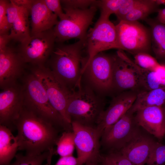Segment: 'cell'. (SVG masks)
<instances>
[{"instance_id":"5b68a950","label":"cell","mask_w":165,"mask_h":165,"mask_svg":"<svg viewBox=\"0 0 165 165\" xmlns=\"http://www.w3.org/2000/svg\"><path fill=\"white\" fill-rule=\"evenodd\" d=\"M97 8L96 6L85 9L62 7L65 16L53 28L56 42L62 43L73 38L86 41L87 30L92 23Z\"/></svg>"},{"instance_id":"74e56055","label":"cell","mask_w":165,"mask_h":165,"mask_svg":"<svg viewBox=\"0 0 165 165\" xmlns=\"http://www.w3.org/2000/svg\"><path fill=\"white\" fill-rule=\"evenodd\" d=\"M155 72L161 85L165 86V65L160 64Z\"/></svg>"},{"instance_id":"f546056e","label":"cell","mask_w":165,"mask_h":165,"mask_svg":"<svg viewBox=\"0 0 165 165\" xmlns=\"http://www.w3.org/2000/svg\"><path fill=\"white\" fill-rule=\"evenodd\" d=\"M134 62L140 67L155 71L160 65L156 60L148 53H140L134 55Z\"/></svg>"},{"instance_id":"b9f144b4","label":"cell","mask_w":165,"mask_h":165,"mask_svg":"<svg viewBox=\"0 0 165 165\" xmlns=\"http://www.w3.org/2000/svg\"><path fill=\"white\" fill-rule=\"evenodd\" d=\"M103 158L102 155V157L100 158L87 161L83 165H103Z\"/></svg>"},{"instance_id":"ee69618b","label":"cell","mask_w":165,"mask_h":165,"mask_svg":"<svg viewBox=\"0 0 165 165\" xmlns=\"http://www.w3.org/2000/svg\"><path fill=\"white\" fill-rule=\"evenodd\" d=\"M156 2L159 6L160 5H165V0H156Z\"/></svg>"},{"instance_id":"8d00e7d4","label":"cell","mask_w":165,"mask_h":165,"mask_svg":"<svg viewBox=\"0 0 165 165\" xmlns=\"http://www.w3.org/2000/svg\"><path fill=\"white\" fill-rule=\"evenodd\" d=\"M54 165H79L77 157L73 155L60 157Z\"/></svg>"},{"instance_id":"ac0fdd59","label":"cell","mask_w":165,"mask_h":165,"mask_svg":"<svg viewBox=\"0 0 165 165\" xmlns=\"http://www.w3.org/2000/svg\"><path fill=\"white\" fill-rule=\"evenodd\" d=\"M155 142L153 139L141 130L119 152L134 165H145Z\"/></svg>"},{"instance_id":"d4e9b609","label":"cell","mask_w":165,"mask_h":165,"mask_svg":"<svg viewBox=\"0 0 165 165\" xmlns=\"http://www.w3.org/2000/svg\"><path fill=\"white\" fill-rule=\"evenodd\" d=\"M159 6L156 0H144L141 3L128 13L121 20L134 22L145 20L151 13L158 11L157 9Z\"/></svg>"},{"instance_id":"836d02e7","label":"cell","mask_w":165,"mask_h":165,"mask_svg":"<svg viewBox=\"0 0 165 165\" xmlns=\"http://www.w3.org/2000/svg\"><path fill=\"white\" fill-rule=\"evenodd\" d=\"M24 8L17 6L14 3L12 0L9 1L7 6L6 12L10 29L14 21Z\"/></svg>"},{"instance_id":"83f0119b","label":"cell","mask_w":165,"mask_h":165,"mask_svg":"<svg viewBox=\"0 0 165 165\" xmlns=\"http://www.w3.org/2000/svg\"><path fill=\"white\" fill-rule=\"evenodd\" d=\"M125 0H98L97 8L101 10L99 18L109 19L112 14H115L118 11Z\"/></svg>"},{"instance_id":"603a6c76","label":"cell","mask_w":165,"mask_h":165,"mask_svg":"<svg viewBox=\"0 0 165 165\" xmlns=\"http://www.w3.org/2000/svg\"><path fill=\"white\" fill-rule=\"evenodd\" d=\"M149 25L152 36V48L158 59L165 58V24L157 20L146 19Z\"/></svg>"},{"instance_id":"f1b7e54d","label":"cell","mask_w":165,"mask_h":165,"mask_svg":"<svg viewBox=\"0 0 165 165\" xmlns=\"http://www.w3.org/2000/svg\"><path fill=\"white\" fill-rule=\"evenodd\" d=\"M165 145L155 141L145 165H164Z\"/></svg>"},{"instance_id":"9c48e42d","label":"cell","mask_w":165,"mask_h":165,"mask_svg":"<svg viewBox=\"0 0 165 165\" xmlns=\"http://www.w3.org/2000/svg\"><path fill=\"white\" fill-rule=\"evenodd\" d=\"M30 70L38 78L46 92L53 107L67 122L71 124L66 113L71 91L44 65H31Z\"/></svg>"},{"instance_id":"d6986e66","label":"cell","mask_w":165,"mask_h":165,"mask_svg":"<svg viewBox=\"0 0 165 165\" xmlns=\"http://www.w3.org/2000/svg\"><path fill=\"white\" fill-rule=\"evenodd\" d=\"M29 11L31 35L53 28L58 21V16L49 9L44 0H34Z\"/></svg>"},{"instance_id":"f6af8a7d","label":"cell","mask_w":165,"mask_h":165,"mask_svg":"<svg viewBox=\"0 0 165 165\" xmlns=\"http://www.w3.org/2000/svg\"><path fill=\"white\" fill-rule=\"evenodd\" d=\"M161 107L163 110V115H164V125H165V105L162 106Z\"/></svg>"},{"instance_id":"7c38bea8","label":"cell","mask_w":165,"mask_h":165,"mask_svg":"<svg viewBox=\"0 0 165 165\" xmlns=\"http://www.w3.org/2000/svg\"><path fill=\"white\" fill-rule=\"evenodd\" d=\"M71 124L79 165L101 157L102 155L100 152L101 136L96 128L75 122H72Z\"/></svg>"},{"instance_id":"484cf974","label":"cell","mask_w":165,"mask_h":165,"mask_svg":"<svg viewBox=\"0 0 165 165\" xmlns=\"http://www.w3.org/2000/svg\"><path fill=\"white\" fill-rule=\"evenodd\" d=\"M54 152L47 151L35 155L16 154L14 162L9 165H50Z\"/></svg>"},{"instance_id":"277c9868","label":"cell","mask_w":165,"mask_h":165,"mask_svg":"<svg viewBox=\"0 0 165 165\" xmlns=\"http://www.w3.org/2000/svg\"><path fill=\"white\" fill-rule=\"evenodd\" d=\"M104 101L90 87L80 85L72 91L66 108L71 122L96 128L98 119L104 110Z\"/></svg>"},{"instance_id":"44dd1931","label":"cell","mask_w":165,"mask_h":165,"mask_svg":"<svg viewBox=\"0 0 165 165\" xmlns=\"http://www.w3.org/2000/svg\"><path fill=\"white\" fill-rule=\"evenodd\" d=\"M165 105V86L148 91H142L129 109L133 113L142 108L150 106L162 107Z\"/></svg>"},{"instance_id":"60d3db41","label":"cell","mask_w":165,"mask_h":165,"mask_svg":"<svg viewBox=\"0 0 165 165\" xmlns=\"http://www.w3.org/2000/svg\"><path fill=\"white\" fill-rule=\"evenodd\" d=\"M158 12L157 20L159 22L165 24V8L159 9Z\"/></svg>"},{"instance_id":"4316f807","label":"cell","mask_w":165,"mask_h":165,"mask_svg":"<svg viewBox=\"0 0 165 165\" xmlns=\"http://www.w3.org/2000/svg\"><path fill=\"white\" fill-rule=\"evenodd\" d=\"M56 152L60 157L73 155L75 147L72 131L63 132L57 142Z\"/></svg>"},{"instance_id":"7a4b0ae2","label":"cell","mask_w":165,"mask_h":165,"mask_svg":"<svg viewBox=\"0 0 165 165\" xmlns=\"http://www.w3.org/2000/svg\"><path fill=\"white\" fill-rule=\"evenodd\" d=\"M85 41L60 45L54 48L49 68L56 77L71 92L81 84L82 53Z\"/></svg>"},{"instance_id":"4fadbf2b","label":"cell","mask_w":165,"mask_h":165,"mask_svg":"<svg viewBox=\"0 0 165 165\" xmlns=\"http://www.w3.org/2000/svg\"><path fill=\"white\" fill-rule=\"evenodd\" d=\"M22 86L18 82L6 88L0 93V124L11 131L15 129L14 123L24 106Z\"/></svg>"},{"instance_id":"e575fe53","label":"cell","mask_w":165,"mask_h":165,"mask_svg":"<svg viewBox=\"0 0 165 165\" xmlns=\"http://www.w3.org/2000/svg\"><path fill=\"white\" fill-rule=\"evenodd\" d=\"M44 1L49 9L56 15L60 20L64 17L65 13L63 11L61 0H44Z\"/></svg>"},{"instance_id":"d6a6232c","label":"cell","mask_w":165,"mask_h":165,"mask_svg":"<svg viewBox=\"0 0 165 165\" xmlns=\"http://www.w3.org/2000/svg\"><path fill=\"white\" fill-rule=\"evenodd\" d=\"M144 0H125L115 14L119 21L141 3Z\"/></svg>"},{"instance_id":"7402d4cb","label":"cell","mask_w":165,"mask_h":165,"mask_svg":"<svg viewBox=\"0 0 165 165\" xmlns=\"http://www.w3.org/2000/svg\"><path fill=\"white\" fill-rule=\"evenodd\" d=\"M116 54L129 63L134 69L139 78L142 91H148L162 87L155 71L140 67L122 50H118Z\"/></svg>"},{"instance_id":"d590c367","label":"cell","mask_w":165,"mask_h":165,"mask_svg":"<svg viewBox=\"0 0 165 165\" xmlns=\"http://www.w3.org/2000/svg\"><path fill=\"white\" fill-rule=\"evenodd\" d=\"M105 155L111 160L116 165H134L119 151L108 153Z\"/></svg>"},{"instance_id":"1f68e13d","label":"cell","mask_w":165,"mask_h":165,"mask_svg":"<svg viewBox=\"0 0 165 165\" xmlns=\"http://www.w3.org/2000/svg\"><path fill=\"white\" fill-rule=\"evenodd\" d=\"M9 1L0 0V35L9 34L10 30L6 12L7 4Z\"/></svg>"},{"instance_id":"4dcf8cb0","label":"cell","mask_w":165,"mask_h":165,"mask_svg":"<svg viewBox=\"0 0 165 165\" xmlns=\"http://www.w3.org/2000/svg\"><path fill=\"white\" fill-rule=\"evenodd\" d=\"M98 1L95 0H61L62 7L80 9H86L94 6H97Z\"/></svg>"},{"instance_id":"8fae6325","label":"cell","mask_w":165,"mask_h":165,"mask_svg":"<svg viewBox=\"0 0 165 165\" xmlns=\"http://www.w3.org/2000/svg\"><path fill=\"white\" fill-rule=\"evenodd\" d=\"M56 37L53 29L31 35L20 43L19 51L25 63L44 65L54 48Z\"/></svg>"},{"instance_id":"ab89813d","label":"cell","mask_w":165,"mask_h":165,"mask_svg":"<svg viewBox=\"0 0 165 165\" xmlns=\"http://www.w3.org/2000/svg\"><path fill=\"white\" fill-rule=\"evenodd\" d=\"M12 39L9 34L0 35V49L7 46L10 40Z\"/></svg>"},{"instance_id":"6da1fadb","label":"cell","mask_w":165,"mask_h":165,"mask_svg":"<svg viewBox=\"0 0 165 165\" xmlns=\"http://www.w3.org/2000/svg\"><path fill=\"white\" fill-rule=\"evenodd\" d=\"M14 125L17 132L18 150L34 155L54 151L61 131L24 106Z\"/></svg>"},{"instance_id":"ba28073f","label":"cell","mask_w":165,"mask_h":165,"mask_svg":"<svg viewBox=\"0 0 165 165\" xmlns=\"http://www.w3.org/2000/svg\"><path fill=\"white\" fill-rule=\"evenodd\" d=\"M113 56L103 52L95 55L82 70L90 87L94 91L105 94L113 90Z\"/></svg>"},{"instance_id":"5bb4252c","label":"cell","mask_w":165,"mask_h":165,"mask_svg":"<svg viewBox=\"0 0 165 165\" xmlns=\"http://www.w3.org/2000/svg\"><path fill=\"white\" fill-rule=\"evenodd\" d=\"M26 63L19 50L7 46L0 49V87L2 90L17 82Z\"/></svg>"},{"instance_id":"3957f363","label":"cell","mask_w":165,"mask_h":165,"mask_svg":"<svg viewBox=\"0 0 165 165\" xmlns=\"http://www.w3.org/2000/svg\"><path fill=\"white\" fill-rule=\"evenodd\" d=\"M22 78L24 106L48 121L61 132L72 131V124L66 121L52 106L46 92L33 72L25 74Z\"/></svg>"},{"instance_id":"30bf717a","label":"cell","mask_w":165,"mask_h":165,"mask_svg":"<svg viewBox=\"0 0 165 165\" xmlns=\"http://www.w3.org/2000/svg\"><path fill=\"white\" fill-rule=\"evenodd\" d=\"M116 25L109 19L99 18L88 32L85 45L87 55L83 58L82 69L99 53L116 49Z\"/></svg>"},{"instance_id":"e0dca14e","label":"cell","mask_w":165,"mask_h":165,"mask_svg":"<svg viewBox=\"0 0 165 165\" xmlns=\"http://www.w3.org/2000/svg\"><path fill=\"white\" fill-rule=\"evenodd\" d=\"M135 113V120L140 127L159 140L165 135L164 115L161 107H145Z\"/></svg>"},{"instance_id":"f35d334b","label":"cell","mask_w":165,"mask_h":165,"mask_svg":"<svg viewBox=\"0 0 165 165\" xmlns=\"http://www.w3.org/2000/svg\"><path fill=\"white\" fill-rule=\"evenodd\" d=\"M17 6L24 7L29 10L34 0H12Z\"/></svg>"},{"instance_id":"8992f818","label":"cell","mask_w":165,"mask_h":165,"mask_svg":"<svg viewBox=\"0 0 165 165\" xmlns=\"http://www.w3.org/2000/svg\"><path fill=\"white\" fill-rule=\"evenodd\" d=\"M116 49L125 50L134 55L149 53L152 48L150 30L138 21L121 20L116 25Z\"/></svg>"},{"instance_id":"52a82bcc","label":"cell","mask_w":165,"mask_h":165,"mask_svg":"<svg viewBox=\"0 0 165 165\" xmlns=\"http://www.w3.org/2000/svg\"><path fill=\"white\" fill-rule=\"evenodd\" d=\"M134 114L129 109L103 132L100 139L101 147L108 153L120 151L140 131Z\"/></svg>"},{"instance_id":"cb8c5ba5","label":"cell","mask_w":165,"mask_h":165,"mask_svg":"<svg viewBox=\"0 0 165 165\" xmlns=\"http://www.w3.org/2000/svg\"><path fill=\"white\" fill-rule=\"evenodd\" d=\"M29 14V10L24 8L14 21L9 34L12 39L21 43L31 36Z\"/></svg>"},{"instance_id":"9a60e30c","label":"cell","mask_w":165,"mask_h":165,"mask_svg":"<svg viewBox=\"0 0 165 165\" xmlns=\"http://www.w3.org/2000/svg\"><path fill=\"white\" fill-rule=\"evenodd\" d=\"M138 94L133 91H125L113 98L107 109L100 115L96 124V128L101 136L105 130L117 122L130 108Z\"/></svg>"},{"instance_id":"7bdbcfd3","label":"cell","mask_w":165,"mask_h":165,"mask_svg":"<svg viewBox=\"0 0 165 165\" xmlns=\"http://www.w3.org/2000/svg\"><path fill=\"white\" fill-rule=\"evenodd\" d=\"M103 155V165H116V164L106 156L105 155Z\"/></svg>"},{"instance_id":"bcb514c9","label":"cell","mask_w":165,"mask_h":165,"mask_svg":"<svg viewBox=\"0 0 165 165\" xmlns=\"http://www.w3.org/2000/svg\"></svg>"},{"instance_id":"2e32d148","label":"cell","mask_w":165,"mask_h":165,"mask_svg":"<svg viewBox=\"0 0 165 165\" xmlns=\"http://www.w3.org/2000/svg\"><path fill=\"white\" fill-rule=\"evenodd\" d=\"M113 56V90L121 92L133 91L139 93L142 91L138 75L132 66L117 54Z\"/></svg>"},{"instance_id":"ffe728a7","label":"cell","mask_w":165,"mask_h":165,"mask_svg":"<svg viewBox=\"0 0 165 165\" xmlns=\"http://www.w3.org/2000/svg\"><path fill=\"white\" fill-rule=\"evenodd\" d=\"M18 138L7 127L0 125V165H9L18 150Z\"/></svg>"}]
</instances>
